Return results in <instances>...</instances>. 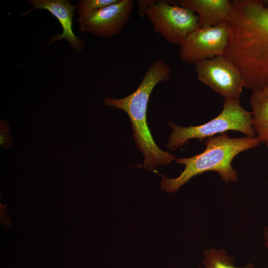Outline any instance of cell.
Masks as SVG:
<instances>
[{
  "instance_id": "cell-8",
  "label": "cell",
  "mask_w": 268,
  "mask_h": 268,
  "mask_svg": "<svg viewBox=\"0 0 268 268\" xmlns=\"http://www.w3.org/2000/svg\"><path fill=\"white\" fill-rule=\"evenodd\" d=\"M134 6L132 0H119L103 8L80 14L77 19L80 30L105 37L117 35L129 20Z\"/></svg>"
},
{
  "instance_id": "cell-12",
  "label": "cell",
  "mask_w": 268,
  "mask_h": 268,
  "mask_svg": "<svg viewBox=\"0 0 268 268\" xmlns=\"http://www.w3.org/2000/svg\"><path fill=\"white\" fill-rule=\"evenodd\" d=\"M203 255V268H254L252 264H248L244 267H235L233 259L228 256L223 250L211 249L204 251Z\"/></svg>"
},
{
  "instance_id": "cell-6",
  "label": "cell",
  "mask_w": 268,
  "mask_h": 268,
  "mask_svg": "<svg viewBox=\"0 0 268 268\" xmlns=\"http://www.w3.org/2000/svg\"><path fill=\"white\" fill-rule=\"evenodd\" d=\"M229 23L206 28H198L190 33L180 47V59L188 64L225 56L230 41Z\"/></svg>"
},
{
  "instance_id": "cell-13",
  "label": "cell",
  "mask_w": 268,
  "mask_h": 268,
  "mask_svg": "<svg viewBox=\"0 0 268 268\" xmlns=\"http://www.w3.org/2000/svg\"><path fill=\"white\" fill-rule=\"evenodd\" d=\"M119 0H82L78 1L79 14L87 13L106 7Z\"/></svg>"
},
{
  "instance_id": "cell-9",
  "label": "cell",
  "mask_w": 268,
  "mask_h": 268,
  "mask_svg": "<svg viewBox=\"0 0 268 268\" xmlns=\"http://www.w3.org/2000/svg\"><path fill=\"white\" fill-rule=\"evenodd\" d=\"M29 1L33 7L30 10L22 13V15H27L36 9H45L55 16L61 24L62 33L52 37L49 44L65 39L76 51H79L82 49L84 47L83 42L75 36L72 30V19L75 7L72 5L70 1L67 0H31Z\"/></svg>"
},
{
  "instance_id": "cell-11",
  "label": "cell",
  "mask_w": 268,
  "mask_h": 268,
  "mask_svg": "<svg viewBox=\"0 0 268 268\" xmlns=\"http://www.w3.org/2000/svg\"><path fill=\"white\" fill-rule=\"evenodd\" d=\"M249 102L256 137L268 148V87L252 92Z\"/></svg>"
},
{
  "instance_id": "cell-5",
  "label": "cell",
  "mask_w": 268,
  "mask_h": 268,
  "mask_svg": "<svg viewBox=\"0 0 268 268\" xmlns=\"http://www.w3.org/2000/svg\"><path fill=\"white\" fill-rule=\"evenodd\" d=\"M138 13L146 15L154 31L168 42L180 46L199 28V17L186 8L169 0H137Z\"/></svg>"
},
{
  "instance_id": "cell-4",
  "label": "cell",
  "mask_w": 268,
  "mask_h": 268,
  "mask_svg": "<svg viewBox=\"0 0 268 268\" xmlns=\"http://www.w3.org/2000/svg\"><path fill=\"white\" fill-rule=\"evenodd\" d=\"M168 125L172 129L166 144L170 150L182 147L190 139L202 141L229 131L239 132L250 137L256 135L252 126L251 113L241 106L239 99H235L225 98L220 113L203 124L183 127L169 121Z\"/></svg>"
},
{
  "instance_id": "cell-14",
  "label": "cell",
  "mask_w": 268,
  "mask_h": 268,
  "mask_svg": "<svg viewBox=\"0 0 268 268\" xmlns=\"http://www.w3.org/2000/svg\"><path fill=\"white\" fill-rule=\"evenodd\" d=\"M10 128L8 123L5 120L0 119V145L4 148H8L13 145L9 133Z\"/></svg>"
},
{
  "instance_id": "cell-3",
  "label": "cell",
  "mask_w": 268,
  "mask_h": 268,
  "mask_svg": "<svg viewBox=\"0 0 268 268\" xmlns=\"http://www.w3.org/2000/svg\"><path fill=\"white\" fill-rule=\"evenodd\" d=\"M260 143L256 136L230 137L226 133L208 137L202 152L191 157L176 159L177 163L185 165L178 177L170 178L160 174L161 189L166 193H175L193 177L207 171L216 172L225 183L236 182L238 173L232 167V160L240 152Z\"/></svg>"
},
{
  "instance_id": "cell-7",
  "label": "cell",
  "mask_w": 268,
  "mask_h": 268,
  "mask_svg": "<svg viewBox=\"0 0 268 268\" xmlns=\"http://www.w3.org/2000/svg\"><path fill=\"white\" fill-rule=\"evenodd\" d=\"M198 79L225 98L239 99L243 85L238 68L225 56L194 64Z\"/></svg>"
},
{
  "instance_id": "cell-15",
  "label": "cell",
  "mask_w": 268,
  "mask_h": 268,
  "mask_svg": "<svg viewBox=\"0 0 268 268\" xmlns=\"http://www.w3.org/2000/svg\"><path fill=\"white\" fill-rule=\"evenodd\" d=\"M265 238V244L267 248H268V227H267L266 230L264 233Z\"/></svg>"
},
{
  "instance_id": "cell-1",
  "label": "cell",
  "mask_w": 268,
  "mask_h": 268,
  "mask_svg": "<svg viewBox=\"0 0 268 268\" xmlns=\"http://www.w3.org/2000/svg\"><path fill=\"white\" fill-rule=\"evenodd\" d=\"M230 37L225 56L239 69L243 87H268V0H232Z\"/></svg>"
},
{
  "instance_id": "cell-2",
  "label": "cell",
  "mask_w": 268,
  "mask_h": 268,
  "mask_svg": "<svg viewBox=\"0 0 268 268\" xmlns=\"http://www.w3.org/2000/svg\"><path fill=\"white\" fill-rule=\"evenodd\" d=\"M170 66L161 60L154 61L147 68L137 88L122 98L107 97L104 104L123 110L129 116L137 148L143 154L142 167L155 172L156 167L170 163L176 157L160 149L155 143L147 123V109L150 95L156 85L168 80Z\"/></svg>"
},
{
  "instance_id": "cell-10",
  "label": "cell",
  "mask_w": 268,
  "mask_h": 268,
  "mask_svg": "<svg viewBox=\"0 0 268 268\" xmlns=\"http://www.w3.org/2000/svg\"><path fill=\"white\" fill-rule=\"evenodd\" d=\"M169 1L197 13L199 28H206L229 23L233 8L232 1L229 0H176Z\"/></svg>"
}]
</instances>
